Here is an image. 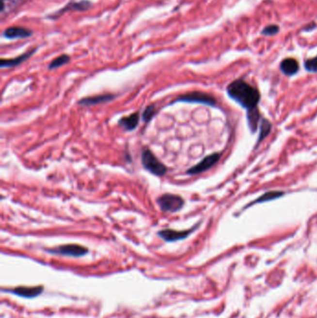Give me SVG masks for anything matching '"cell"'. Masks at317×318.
<instances>
[{
    "instance_id": "cell-1",
    "label": "cell",
    "mask_w": 317,
    "mask_h": 318,
    "mask_svg": "<svg viewBox=\"0 0 317 318\" xmlns=\"http://www.w3.org/2000/svg\"><path fill=\"white\" fill-rule=\"evenodd\" d=\"M227 93L234 101L238 102L247 111L257 108L261 100L259 91L245 80H237L227 87Z\"/></svg>"
},
{
    "instance_id": "cell-2",
    "label": "cell",
    "mask_w": 317,
    "mask_h": 318,
    "mask_svg": "<svg viewBox=\"0 0 317 318\" xmlns=\"http://www.w3.org/2000/svg\"><path fill=\"white\" fill-rule=\"evenodd\" d=\"M142 162L145 170L150 171L152 174L157 176H164L167 172V167L159 160L152 151L144 150L142 155Z\"/></svg>"
},
{
    "instance_id": "cell-3",
    "label": "cell",
    "mask_w": 317,
    "mask_h": 318,
    "mask_svg": "<svg viewBox=\"0 0 317 318\" xmlns=\"http://www.w3.org/2000/svg\"><path fill=\"white\" fill-rule=\"evenodd\" d=\"M160 208L165 212H177L184 206V200L180 195L164 193L157 199Z\"/></svg>"
},
{
    "instance_id": "cell-4",
    "label": "cell",
    "mask_w": 317,
    "mask_h": 318,
    "mask_svg": "<svg viewBox=\"0 0 317 318\" xmlns=\"http://www.w3.org/2000/svg\"><path fill=\"white\" fill-rule=\"evenodd\" d=\"M177 102H196V103H203L208 106L214 107L217 105V101L213 96L210 94L200 92V91H194L183 94L180 97H178Z\"/></svg>"
},
{
    "instance_id": "cell-5",
    "label": "cell",
    "mask_w": 317,
    "mask_h": 318,
    "mask_svg": "<svg viewBox=\"0 0 317 318\" xmlns=\"http://www.w3.org/2000/svg\"><path fill=\"white\" fill-rule=\"evenodd\" d=\"M48 251L50 253H53V254L70 256V257H82L89 252V250L86 247L80 246L78 244L63 245V246L57 247L55 249L48 250Z\"/></svg>"
},
{
    "instance_id": "cell-6",
    "label": "cell",
    "mask_w": 317,
    "mask_h": 318,
    "mask_svg": "<svg viewBox=\"0 0 317 318\" xmlns=\"http://www.w3.org/2000/svg\"><path fill=\"white\" fill-rule=\"evenodd\" d=\"M221 159V155L215 153V154H211L207 157H206L205 159H202L198 164H196L195 166L192 167L191 169H189L187 171V174L189 175H196V174H200L204 171H206L209 169H211L214 165H216L219 160Z\"/></svg>"
},
{
    "instance_id": "cell-7",
    "label": "cell",
    "mask_w": 317,
    "mask_h": 318,
    "mask_svg": "<svg viewBox=\"0 0 317 318\" xmlns=\"http://www.w3.org/2000/svg\"><path fill=\"white\" fill-rule=\"evenodd\" d=\"M196 227L197 226L192 228L190 230H186V231H176V230H172V229H165V230L159 231L158 236L167 242H175V241H179V240H182V239L188 238Z\"/></svg>"
},
{
    "instance_id": "cell-8",
    "label": "cell",
    "mask_w": 317,
    "mask_h": 318,
    "mask_svg": "<svg viewBox=\"0 0 317 318\" xmlns=\"http://www.w3.org/2000/svg\"><path fill=\"white\" fill-rule=\"evenodd\" d=\"M10 292L23 298H34L40 295L43 292V286H18L12 290H10Z\"/></svg>"
},
{
    "instance_id": "cell-9",
    "label": "cell",
    "mask_w": 317,
    "mask_h": 318,
    "mask_svg": "<svg viewBox=\"0 0 317 318\" xmlns=\"http://www.w3.org/2000/svg\"><path fill=\"white\" fill-rule=\"evenodd\" d=\"M280 69L285 76L291 77L299 72L300 66L297 60H295L293 58H286L281 62Z\"/></svg>"
},
{
    "instance_id": "cell-10",
    "label": "cell",
    "mask_w": 317,
    "mask_h": 318,
    "mask_svg": "<svg viewBox=\"0 0 317 318\" xmlns=\"http://www.w3.org/2000/svg\"><path fill=\"white\" fill-rule=\"evenodd\" d=\"M114 96L112 94H103V95H97V96H91V97H86L81 99L79 103L84 106H92L96 105L102 102H107L112 101Z\"/></svg>"
},
{
    "instance_id": "cell-11",
    "label": "cell",
    "mask_w": 317,
    "mask_h": 318,
    "mask_svg": "<svg viewBox=\"0 0 317 318\" xmlns=\"http://www.w3.org/2000/svg\"><path fill=\"white\" fill-rule=\"evenodd\" d=\"M139 121H140L139 113H133L128 116H125L123 118H121L118 123L119 125L122 126L125 129L131 131L134 130L138 127Z\"/></svg>"
},
{
    "instance_id": "cell-12",
    "label": "cell",
    "mask_w": 317,
    "mask_h": 318,
    "mask_svg": "<svg viewBox=\"0 0 317 318\" xmlns=\"http://www.w3.org/2000/svg\"><path fill=\"white\" fill-rule=\"evenodd\" d=\"M247 117H248L249 128L254 133L257 130L259 122L261 120V114H260V112L258 110V107L249 110Z\"/></svg>"
},
{
    "instance_id": "cell-13",
    "label": "cell",
    "mask_w": 317,
    "mask_h": 318,
    "mask_svg": "<svg viewBox=\"0 0 317 318\" xmlns=\"http://www.w3.org/2000/svg\"><path fill=\"white\" fill-rule=\"evenodd\" d=\"M32 34V32L21 27H11L8 28L4 35L8 38H18V37H28Z\"/></svg>"
},
{
    "instance_id": "cell-14",
    "label": "cell",
    "mask_w": 317,
    "mask_h": 318,
    "mask_svg": "<svg viewBox=\"0 0 317 318\" xmlns=\"http://www.w3.org/2000/svg\"><path fill=\"white\" fill-rule=\"evenodd\" d=\"M284 192L281 191H269L267 193H263L261 195L257 200H255L254 202H252L251 204L248 205L247 207H250L252 205L257 204V203H263V202H267V201H272L274 199L280 198L284 195Z\"/></svg>"
},
{
    "instance_id": "cell-15",
    "label": "cell",
    "mask_w": 317,
    "mask_h": 318,
    "mask_svg": "<svg viewBox=\"0 0 317 318\" xmlns=\"http://www.w3.org/2000/svg\"><path fill=\"white\" fill-rule=\"evenodd\" d=\"M33 52H34V50L31 51V52L24 53L22 56L15 58V59H12V60H4L3 59V60H1V67H13V66H16V65L22 64L25 60H27L28 58L32 55Z\"/></svg>"
},
{
    "instance_id": "cell-16",
    "label": "cell",
    "mask_w": 317,
    "mask_h": 318,
    "mask_svg": "<svg viewBox=\"0 0 317 318\" xmlns=\"http://www.w3.org/2000/svg\"><path fill=\"white\" fill-rule=\"evenodd\" d=\"M272 125L267 119H261V126H260V135L257 143L259 144L263 139L268 136V134L271 132Z\"/></svg>"
},
{
    "instance_id": "cell-17",
    "label": "cell",
    "mask_w": 317,
    "mask_h": 318,
    "mask_svg": "<svg viewBox=\"0 0 317 318\" xmlns=\"http://www.w3.org/2000/svg\"><path fill=\"white\" fill-rule=\"evenodd\" d=\"M69 61H70V57L68 55H62L60 57L56 58L54 61L51 62V64H49L48 68L49 69H55L60 67V66H63L65 64H67Z\"/></svg>"
},
{
    "instance_id": "cell-18",
    "label": "cell",
    "mask_w": 317,
    "mask_h": 318,
    "mask_svg": "<svg viewBox=\"0 0 317 318\" xmlns=\"http://www.w3.org/2000/svg\"><path fill=\"white\" fill-rule=\"evenodd\" d=\"M156 114V108L154 105H149L146 107V109L144 110L143 114V120L145 122V123H148L152 120V118L155 116Z\"/></svg>"
},
{
    "instance_id": "cell-19",
    "label": "cell",
    "mask_w": 317,
    "mask_h": 318,
    "mask_svg": "<svg viewBox=\"0 0 317 318\" xmlns=\"http://www.w3.org/2000/svg\"><path fill=\"white\" fill-rule=\"evenodd\" d=\"M304 67L308 72L317 73V56L306 60L304 63Z\"/></svg>"
},
{
    "instance_id": "cell-20",
    "label": "cell",
    "mask_w": 317,
    "mask_h": 318,
    "mask_svg": "<svg viewBox=\"0 0 317 318\" xmlns=\"http://www.w3.org/2000/svg\"><path fill=\"white\" fill-rule=\"evenodd\" d=\"M278 32H279V27L275 24H271V25L266 26L262 30L261 34H265V35H274V34H277Z\"/></svg>"
}]
</instances>
